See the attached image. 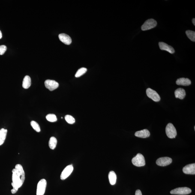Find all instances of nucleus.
Segmentation results:
<instances>
[{"mask_svg": "<svg viewBox=\"0 0 195 195\" xmlns=\"http://www.w3.org/2000/svg\"><path fill=\"white\" fill-rule=\"evenodd\" d=\"M176 84L182 86H189L191 84L190 79L187 78H181L177 79L176 81Z\"/></svg>", "mask_w": 195, "mask_h": 195, "instance_id": "obj_15", "label": "nucleus"}, {"mask_svg": "<svg viewBox=\"0 0 195 195\" xmlns=\"http://www.w3.org/2000/svg\"><path fill=\"white\" fill-rule=\"evenodd\" d=\"M183 172L186 174H195V164H190L187 165L183 168Z\"/></svg>", "mask_w": 195, "mask_h": 195, "instance_id": "obj_11", "label": "nucleus"}, {"mask_svg": "<svg viewBox=\"0 0 195 195\" xmlns=\"http://www.w3.org/2000/svg\"><path fill=\"white\" fill-rule=\"evenodd\" d=\"M191 192V189L187 187H178L170 192L171 194L176 195H187Z\"/></svg>", "mask_w": 195, "mask_h": 195, "instance_id": "obj_5", "label": "nucleus"}, {"mask_svg": "<svg viewBox=\"0 0 195 195\" xmlns=\"http://www.w3.org/2000/svg\"><path fill=\"white\" fill-rule=\"evenodd\" d=\"M157 22L153 19H149L145 22L141 26L142 31H147L155 28L157 26Z\"/></svg>", "mask_w": 195, "mask_h": 195, "instance_id": "obj_6", "label": "nucleus"}, {"mask_svg": "<svg viewBox=\"0 0 195 195\" xmlns=\"http://www.w3.org/2000/svg\"><path fill=\"white\" fill-rule=\"evenodd\" d=\"M166 136L170 139H173L176 136L177 133L176 129L172 123L167 124L166 128Z\"/></svg>", "mask_w": 195, "mask_h": 195, "instance_id": "obj_3", "label": "nucleus"}, {"mask_svg": "<svg viewBox=\"0 0 195 195\" xmlns=\"http://www.w3.org/2000/svg\"><path fill=\"white\" fill-rule=\"evenodd\" d=\"M46 119L47 120L51 122H56L57 120V118L54 114H49L46 116Z\"/></svg>", "mask_w": 195, "mask_h": 195, "instance_id": "obj_22", "label": "nucleus"}, {"mask_svg": "<svg viewBox=\"0 0 195 195\" xmlns=\"http://www.w3.org/2000/svg\"><path fill=\"white\" fill-rule=\"evenodd\" d=\"M146 93L148 97L152 99L153 101L156 102L160 101V96L155 91L148 88H147Z\"/></svg>", "mask_w": 195, "mask_h": 195, "instance_id": "obj_7", "label": "nucleus"}, {"mask_svg": "<svg viewBox=\"0 0 195 195\" xmlns=\"http://www.w3.org/2000/svg\"><path fill=\"white\" fill-rule=\"evenodd\" d=\"M57 143V140L56 138L54 136H52L50 138L49 141V148L51 149H54L56 148Z\"/></svg>", "mask_w": 195, "mask_h": 195, "instance_id": "obj_20", "label": "nucleus"}, {"mask_svg": "<svg viewBox=\"0 0 195 195\" xmlns=\"http://www.w3.org/2000/svg\"><path fill=\"white\" fill-rule=\"evenodd\" d=\"M135 195H142L141 192L140 190H136L135 193Z\"/></svg>", "mask_w": 195, "mask_h": 195, "instance_id": "obj_27", "label": "nucleus"}, {"mask_svg": "<svg viewBox=\"0 0 195 195\" xmlns=\"http://www.w3.org/2000/svg\"><path fill=\"white\" fill-rule=\"evenodd\" d=\"M87 69L85 68H81L77 70L75 75V77H79L84 74L87 72Z\"/></svg>", "mask_w": 195, "mask_h": 195, "instance_id": "obj_24", "label": "nucleus"}, {"mask_svg": "<svg viewBox=\"0 0 195 195\" xmlns=\"http://www.w3.org/2000/svg\"><path fill=\"white\" fill-rule=\"evenodd\" d=\"M73 167L72 165H70L66 167L63 170L61 175V180H64L70 176L72 172Z\"/></svg>", "mask_w": 195, "mask_h": 195, "instance_id": "obj_10", "label": "nucleus"}, {"mask_svg": "<svg viewBox=\"0 0 195 195\" xmlns=\"http://www.w3.org/2000/svg\"><path fill=\"white\" fill-rule=\"evenodd\" d=\"M109 182L111 185L116 184L117 179L116 174L114 171H111L109 174Z\"/></svg>", "mask_w": 195, "mask_h": 195, "instance_id": "obj_18", "label": "nucleus"}, {"mask_svg": "<svg viewBox=\"0 0 195 195\" xmlns=\"http://www.w3.org/2000/svg\"><path fill=\"white\" fill-rule=\"evenodd\" d=\"M150 135L149 130L144 129L140 131L136 132L135 136L137 137L141 138H146L149 137Z\"/></svg>", "mask_w": 195, "mask_h": 195, "instance_id": "obj_14", "label": "nucleus"}, {"mask_svg": "<svg viewBox=\"0 0 195 195\" xmlns=\"http://www.w3.org/2000/svg\"><path fill=\"white\" fill-rule=\"evenodd\" d=\"M192 22H193V24H194V25L195 26V19L194 18H193L192 19Z\"/></svg>", "mask_w": 195, "mask_h": 195, "instance_id": "obj_28", "label": "nucleus"}, {"mask_svg": "<svg viewBox=\"0 0 195 195\" xmlns=\"http://www.w3.org/2000/svg\"><path fill=\"white\" fill-rule=\"evenodd\" d=\"M65 120L68 123L73 124L75 122V120L73 116L70 115H66L65 117Z\"/></svg>", "mask_w": 195, "mask_h": 195, "instance_id": "obj_25", "label": "nucleus"}, {"mask_svg": "<svg viewBox=\"0 0 195 195\" xmlns=\"http://www.w3.org/2000/svg\"><path fill=\"white\" fill-rule=\"evenodd\" d=\"M132 163L134 166L140 167L145 166V160L144 156L140 153H138L132 159Z\"/></svg>", "mask_w": 195, "mask_h": 195, "instance_id": "obj_2", "label": "nucleus"}, {"mask_svg": "<svg viewBox=\"0 0 195 195\" xmlns=\"http://www.w3.org/2000/svg\"><path fill=\"white\" fill-rule=\"evenodd\" d=\"M175 94L176 98L183 100L186 96L185 91L183 88H178L175 91Z\"/></svg>", "mask_w": 195, "mask_h": 195, "instance_id": "obj_16", "label": "nucleus"}, {"mask_svg": "<svg viewBox=\"0 0 195 195\" xmlns=\"http://www.w3.org/2000/svg\"><path fill=\"white\" fill-rule=\"evenodd\" d=\"M159 46L160 49L162 50L166 51L171 54L175 53V50L171 46H169L166 43L163 42H159Z\"/></svg>", "mask_w": 195, "mask_h": 195, "instance_id": "obj_12", "label": "nucleus"}, {"mask_svg": "<svg viewBox=\"0 0 195 195\" xmlns=\"http://www.w3.org/2000/svg\"><path fill=\"white\" fill-rule=\"evenodd\" d=\"M31 78L29 76H26L24 78L22 86L24 88L27 89L31 86Z\"/></svg>", "mask_w": 195, "mask_h": 195, "instance_id": "obj_17", "label": "nucleus"}, {"mask_svg": "<svg viewBox=\"0 0 195 195\" xmlns=\"http://www.w3.org/2000/svg\"><path fill=\"white\" fill-rule=\"evenodd\" d=\"M2 33H1V31H0V39L1 38H2Z\"/></svg>", "mask_w": 195, "mask_h": 195, "instance_id": "obj_29", "label": "nucleus"}, {"mask_svg": "<svg viewBox=\"0 0 195 195\" xmlns=\"http://www.w3.org/2000/svg\"><path fill=\"white\" fill-rule=\"evenodd\" d=\"M186 34L187 36L190 40L193 42L195 41V31L187 30L186 31Z\"/></svg>", "mask_w": 195, "mask_h": 195, "instance_id": "obj_21", "label": "nucleus"}, {"mask_svg": "<svg viewBox=\"0 0 195 195\" xmlns=\"http://www.w3.org/2000/svg\"><path fill=\"white\" fill-rule=\"evenodd\" d=\"M194 130H195V127H194Z\"/></svg>", "mask_w": 195, "mask_h": 195, "instance_id": "obj_30", "label": "nucleus"}, {"mask_svg": "<svg viewBox=\"0 0 195 195\" xmlns=\"http://www.w3.org/2000/svg\"><path fill=\"white\" fill-rule=\"evenodd\" d=\"M58 38L64 44L69 45L71 44L72 39L68 35L64 33H61L58 35Z\"/></svg>", "mask_w": 195, "mask_h": 195, "instance_id": "obj_13", "label": "nucleus"}, {"mask_svg": "<svg viewBox=\"0 0 195 195\" xmlns=\"http://www.w3.org/2000/svg\"><path fill=\"white\" fill-rule=\"evenodd\" d=\"M11 185L13 187L11 190L12 194L17 192L18 190L23 185L25 180V173L22 166L20 164H16L12 170Z\"/></svg>", "mask_w": 195, "mask_h": 195, "instance_id": "obj_1", "label": "nucleus"}, {"mask_svg": "<svg viewBox=\"0 0 195 195\" xmlns=\"http://www.w3.org/2000/svg\"><path fill=\"white\" fill-rule=\"evenodd\" d=\"M45 86L49 91H52L56 89L59 86L58 82L54 80L47 79L45 81Z\"/></svg>", "mask_w": 195, "mask_h": 195, "instance_id": "obj_9", "label": "nucleus"}, {"mask_svg": "<svg viewBox=\"0 0 195 195\" xmlns=\"http://www.w3.org/2000/svg\"><path fill=\"white\" fill-rule=\"evenodd\" d=\"M172 159L170 157H164L157 159L156 163L158 166H164L169 165L172 163Z\"/></svg>", "mask_w": 195, "mask_h": 195, "instance_id": "obj_8", "label": "nucleus"}, {"mask_svg": "<svg viewBox=\"0 0 195 195\" xmlns=\"http://www.w3.org/2000/svg\"><path fill=\"white\" fill-rule=\"evenodd\" d=\"M47 181L45 179H42L39 181L37 184V195H43L45 192Z\"/></svg>", "mask_w": 195, "mask_h": 195, "instance_id": "obj_4", "label": "nucleus"}, {"mask_svg": "<svg viewBox=\"0 0 195 195\" xmlns=\"http://www.w3.org/2000/svg\"><path fill=\"white\" fill-rule=\"evenodd\" d=\"M31 127L33 128L34 130L37 132H40V125H39L38 123L35 121H32L31 123Z\"/></svg>", "mask_w": 195, "mask_h": 195, "instance_id": "obj_23", "label": "nucleus"}, {"mask_svg": "<svg viewBox=\"0 0 195 195\" xmlns=\"http://www.w3.org/2000/svg\"><path fill=\"white\" fill-rule=\"evenodd\" d=\"M7 48L5 45L0 46V55H2L5 53Z\"/></svg>", "mask_w": 195, "mask_h": 195, "instance_id": "obj_26", "label": "nucleus"}, {"mask_svg": "<svg viewBox=\"0 0 195 195\" xmlns=\"http://www.w3.org/2000/svg\"><path fill=\"white\" fill-rule=\"evenodd\" d=\"M7 130L4 128L0 130V146L3 144L6 137Z\"/></svg>", "mask_w": 195, "mask_h": 195, "instance_id": "obj_19", "label": "nucleus"}]
</instances>
